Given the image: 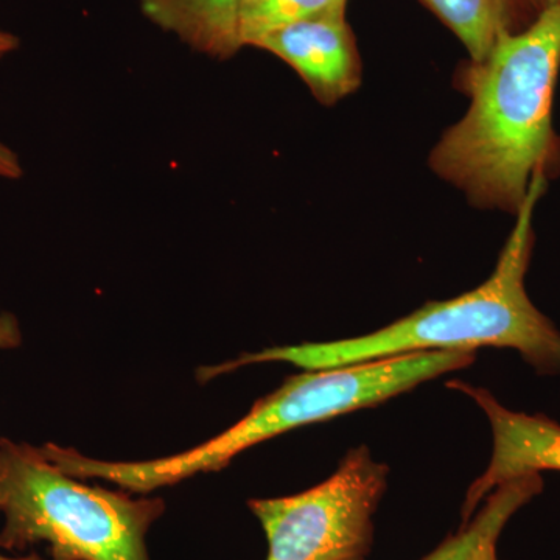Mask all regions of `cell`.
<instances>
[{
    "instance_id": "cell-1",
    "label": "cell",
    "mask_w": 560,
    "mask_h": 560,
    "mask_svg": "<svg viewBox=\"0 0 560 560\" xmlns=\"http://www.w3.org/2000/svg\"><path fill=\"white\" fill-rule=\"evenodd\" d=\"M559 69L556 5L470 62L463 75L470 108L431 154L434 172L477 205L517 213L533 176L547 173L558 153L551 109Z\"/></svg>"
},
{
    "instance_id": "cell-2",
    "label": "cell",
    "mask_w": 560,
    "mask_h": 560,
    "mask_svg": "<svg viewBox=\"0 0 560 560\" xmlns=\"http://www.w3.org/2000/svg\"><path fill=\"white\" fill-rule=\"evenodd\" d=\"M547 187L537 172L499 264L478 289L448 301H433L374 334L349 340L307 342L246 353L215 368H205L206 381L250 363L283 361L304 370H329L364 361L427 350L514 349L537 374H560V331L537 311L525 279L533 254V213Z\"/></svg>"
},
{
    "instance_id": "cell-3",
    "label": "cell",
    "mask_w": 560,
    "mask_h": 560,
    "mask_svg": "<svg viewBox=\"0 0 560 560\" xmlns=\"http://www.w3.org/2000/svg\"><path fill=\"white\" fill-rule=\"evenodd\" d=\"M475 361L469 350H427L329 370H308L287 378L257 400L235 425L198 447L168 458L114 463L62 448L57 463L70 477L97 478L136 493L173 486L197 474L224 469L235 456L285 431L374 407L420 383L463 370Z\"/></svg>"
},
{
    "instance_id": "cell-4",
    "label": "cell",
    "mask_w": 560,
    "mask_h": 560,
    "mask_svg": "<svg viewBox=\"0 0 560 560\" xmlns=\"http://www.w3.org/2000/svg\"><path fill=\"white\" fill-rule=\"evenodd\" d=\"M2 550L47 544L51 560H151L145 537L162 517L161 499L84 485L40 448L0 438Z\"/></svg>"
},
{
    "instance_id": "cell-5",
    "label": "cell",
    "mask_w": 560,
    "mask_h": 560,
    "mask_svg": "<svg viewBox=\"0 0 560 560\" xmlns=\"http://www.w3.org/2000/svg\"><path fill=\"white\" fill-rule=\"evenodd\" d=\"M388 471L366 447H357L315 488L249 500L250 512L267 534V560H366Z\"/></svg>"
},
{
    "instance_id": "cell-6",
    "label": "cell",
    "mask_w": 560,
    "mask_h": 560,
    "mask_svg": "<svg viewBox=\"0 0 560 560\" xmlns=\"http://www.w3.org/2000/svg\"><path fill=\"white\" fill-rule=\"evenodd\" d=\"M453 389L463 390L480 405L492 429L493 451L488 469L470 486L463 506V523L477 512L486 497L503 482L541 474L560 471V425L544 415L511 411L488 389L455 381Z\"/></svg>"
},
{
    "instance_id": "cell-7",
    "label": "cell",
    "mask_w": 560,
    "mask_h": 560,
    "mask_svg": "<svg viewBox=\"0 0 560 560\" xmlns=\"http://www.w3.org/2000/svg\"><path fill=\"white\" fill-rule=\"evenodd\" d=\"M256 49L270 51L296 70L312 94L334 105L359 88L361 62L346 13L324 14L265 36Z\"/></svg>"
},
{
    "instance_id": "cell-8",
    "label": "cell",
    "mask_w": 560,
    "mask_h": 560,
    "mask_svg": "<svg viewBox=\"0 0 560 560\" xmlns=\"http://www.w3.org/2000/svg\"><path fill=\"white\" fill-rule=\"evenodd\" d=\"M143 16L189 49L228 61L243 49V0H138Z\"/></svg>"
},
{
    "instance_id": "cell-9",
    "label": "cell",
    "mask_w": 560,
    "mask_h": 560,
    "mask_svg": "<svg viewBox=\"0 0 560 560\" xmlns=\"http://www.w3.org/2000/svg\"><path fill=\"white\" fill-rule=\"evenodd\" d=\"M544 489L540 474L523 475L500 485L485 499L480 511L464 522L458 533L447 537L422 560H478L482 552L497 547L504 526L536 499Z\"/></svg>"
},
{
    "instance_id": "cell-10",
    "label": "cell",
    "mask_w": 560,
    "mask_h": 560,
    "mask_svg": "<svg viewBox=\"0 0 560 560\" xmlns=\"http://www.w3.org/2000/svg\"><path fill=\"white\" fill-rule=\"evenodd\" d=\"M469 51L471 61L488 57L503 33L518 32V21L533 18L522 0H420ZM536 20V18H533Z\"/></svg>"
},
{
    "instance_id": "cell-11",
    "label": "cell",
    "mask_w": 560,
    "mask_h": 560,
    "mask_svg": "<svg viewBox=\"0 0 560 560\" xmlns=\"http://www.w3.org/2000/svg\"><path fill=\"white\" fill-rule=\"evenodd\" d=\"M348 0H243L241 40L256 47L259 40L280 28L324 14L346 13Z\"/></svg>"
},
{
    "instance_id": "cell-12",
    "label": "cell",
    "mask_w": 560,
    "mask_h": 560,
    "mask_svg": "<svg viewBox=\"0 0 560 560\" xmlns=\"http://www.w3.org/2000/svg\"><path fill=\"white\" fill-rule=\"evenodd\" d=\"M21 345L20 320L13 313L0 311V350L18 349Z\"/></svg>"
},
{
    "instance_id": "cell-13",
    "label": "cell",
    "mask_w": 560,
    "mask_h": 560,
    "mask_svg": "<svg viewBox=\"0 0 560 560\" xmlns=\"http://www.w3.org/2000/svg\"><path fill=\"white\" fill-rule=\"evenodd\" d=\"M24 176L21 158L16 151L10 149L5 143L0 142V178L21 179Z\"/></svg>"
},
{
    "instance_id": "cell-14",
    "label": "cell",
    "mask_w": 560,
    "mask_h": 560,
    "mask_svg": "<svg viewBox=\"0 0 560 560\" xmlns=\"http://www.w3.org/2000/svg\"><path fill=\"white\" fill-rule=\"evenodd\" d=\"M21 40L14 33L0 28V61L9 57L10 54L20 49Z\"/></svg>"
},
{
    "instance_id": "cell-15",
    "label": "cell",
    "mask_w": 560,
    "mask_h": 560,
    "mask_svg": "<svg viewBox=\"0 0 560 560\" xmlns=\"http://www.w3.org/2000/svg\"><path fill=\"white\" fill-rule=\"evenodd\" d=\"M522 2L533 18H537L540 11L550 9V7L560 5V0H522Z\"/></svg>"
},
{
    "instance_id": "cell-16",
    "label": "cell",
    "mask_w": 560,
    "mask_h": 560,
    "mask_svg": "<svg viewBox=\"0 0 560 560\" xmlns=\"http://www.w3.org/2000/svg\"><path fill=\"white\" fill-rule=\"evenodd\" d=\"M478 560H499V556H497V547L489 548L488 551L482 552Z\"/></svg>"
},
{
    "instance_id": "cell-17",
    "label": "cell",
    "mask_w": 560,
    "mask_h": 560,
    "mask_svg": "<svg viewBox=\"0 0 560 560\" xmlns=\"http://www.w3.org/2000/svg\"><path fill=\"white\" fill-rule=\"evenodd\" d=\"M0 560H40V558L36 555L25 556V558H9V556L2 555V552H0Z\"/></svg>"
},
{
    "instance_id": "cell-18",
    "label": "cell",
    "mask_w": 560,
    "mask_h": 560,
    "mask_svg": "<svg viewBox=\"0 0 560 560\" xmlns=\"http://www.w3.org/2000/svg\"><path fill=\"white\" fill-rule=\"evenodd\" d=\"M0 504H2V499H0Z\"/></svg>"
}]
</instances>
